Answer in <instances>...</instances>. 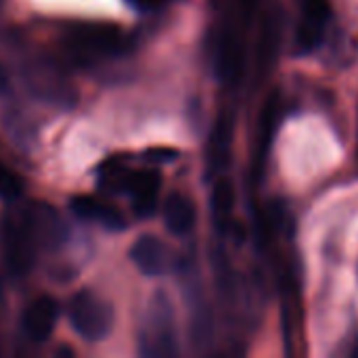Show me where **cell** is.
I'll return each instance as SVG.
<instances>
[{"label": "cell", "instance_id": "cell-1", "mask_svg": "<svg viewBox=\"0 0 358 358\" xmlns=\"http://www.w3.org/2000/svg\"><path fill=\"white\" fill-rule=\"evenodd\" d=\"M138 350L147 358H170L178 355L174 306L170 296L162 289L155 292L147 304L138 334Z\"/></svg>", "mask_w": 358, "mask_h": 358}, {"label": "cell", "instance_id": "cell-2", "mask_svg": "<svg viewBox=\"0 0 358 358\" xmlns=\"http://www.w3.org/2000/svg\"><path fill=\"white\" fill-rule=\"evenodd\" d=\"M128 36L113 23H80L65 36V46L82 63L120 57L128 50Z\"/></svg>", "mask_w": 358, "mask_h": 358}, {"label": "cell", "instance_id": "cell-3", "mask_svg": "<svg viewBox=\"0 0 358 358\" xmlns=\"http://www.w3.org/2000/svg\"><path fill=\"white\" fill-rule=\"evenodd\" d=\"M67 319L71 329L86 342H101L113 327V308L90 289L76 292L67 302Z\"/></svg>", "mask_w": 358, "mask_h": 358}, {"label": "cell", "instance_id": "cell-4", "mask_svg": "<svg viewBox=\"0 0 358 358\" xmlns=\"http://www.w3.org/2000/svg\"><path fill=\"white\" fill-rule=\"evenodd\" d=\"M21 71H23L21 76L29 92H34L38 99L57 103L63 107H69L76 103V90L57 61L44 55H36L25 61Z\"/></svg>", "mask_w": 358, "mask_h": 358}, {"label": "cell", "instance_id": "cell-5", "mask_svg": "<svg viewBox=\"0 0 358 358\" xmlns=\"http://www.w3.org/2000/svg\"><path fill=\"white\" fill-rule=\"evenodd\" d=\"M2 241H4L2 243L4 262H6L8 273L17 279L27 277L36 264V254L40 248H38L36 237L29 229L25 212L6 216L4 229H2Z\"/></svg>", "mask_w": 358, "mask_h": 358}, {"label": "cell", "instance_id": "cell-6", "mask_svg": "<svg viewBox=\"0 0 358 358\" xmlns=\"http://www.w3.org/2000/svg\"><path fill=\"white\" fill-rule=\"evenodd\" d=\"M329 17V0H302V15L296 27V50L300 55H308L323 44Z\"/></svg>", "mask_w": 358, "mask_h": 358}, {"label": "cell", "instance_id": "cell-7", "mask_svg": "<svg viewBox=\"0 0 358 358\" xmlns=\"http://www.w3.org/2000/svg\"><path fill=\"white\" fill-rule=\"evenodd\" d=\"M23 212L40 250H59L67 241L65 222L52 206L38 201L25 208Z\"/></svg>", "mask_w": 358, "mask_h": 358}, {"label": "cell", "instance_id": "cell-8", "mask_svg": "<svg viewBox=\"0 0 358 358\" xmlns=\"http://www.w3.org/2000/svg\"><path fill=\"white\" fill-rule=\"evenodd\" d=\"M59 321V304L50 296L36 298L23 313V331L31 344H44Z\"/></svg>", "mask_w": 358, "mask_h": 358}, {"label": "cell", "instance_id": "cell-9", "mask_svg": "<svg viewBox=\"0 0 358 358\" xmlns=\"http://www.w3.org/2000/svg\"><path fill=\"white\" fill-rule=\"evenodd\" d=\"M243 44L235 29H222L216 40V73L224 84H237L243 76Z\"/></svg>", "mask_w": 358, "mask_h": 358}, {"label": "cell", "instance_id": "cell-10", "mask_svg": "<svg viewBox=\"0 0 358 358\" xmlns=\"http://www.w3.org/2000/svg\"><path fill=\"white\" fill-rule=\"evenodd\" d=\"M130 260L147 277H162L170 268V252L155 235H141L130 248Z\"/></svg>", "mask_w": 358, "mask_h": 358}, {"label": "cell", "instance_id": "cell-11", "mask_svg": "<svg viewBox=\"0 0 358 358\" xmlns=\"http://www.w3.org/2000/svg\"><path fill=\"white\" fill-rule=\"evenodd\" d=\"M281 113H283V103H281V94L275 90L271 92V96L264 101L262 111L258 115V128H256V153L254 159L258 164V168H262V164L266 162L277 128L281 124Z\"/></svg>", "mask_w": 358, "mask_h": 358}, {"label": "cell", "instance_id": "cell-12", "mask_svg": "<svg viewBox=\"0 0 358 358\" xmlns=\"http://www.w3.org/2000/svg\"><path fill=\"white\" fill-rule=\"evenodd\" d=\"M69 208H71V212L76 216H80L84 220H90V222H96L107 231H124L126 229L124 214L117 208H113V206H109V203H105V201H101L96 197L76 195V197H71Z\"/></svg>", "mask_w": 358, "mask_h": 358}, {"label": "cell", "instance_id": "cell-13", "mask_svg": "<svg viewBox=\"0 0 358 358\" xmlns=\"http://www.w3.org/2000/svg\"><path fill=\"white\" fill-rule=\"evenodd\" d=\"M281 17L279 13H268L260 25L258 42H256V69L260 76H268L275 67L281 46Z\"/></svg>", "mask_w": 358, "mask_h": 358}, {"label": "cell", "instance_id": "cell-14", "mask_svg": "<svg viewBox=\"0 0 358 358\" xmlns=\"http://www.w3.org/2000/svg\"><path fill=\"white\" fill-rule=\"evenodd\" d=\"M159 187H162V178L157 172H151V170L132 172V178L128 185V195L132 197V210L136 216L149 218L155 214Z\"/></svg>", "mask_w": 358, "mask_h": 358}, {"label": "cell", "instance_id": "cell-15", "mask_svg": "<svg viewBox=\"0 0 358 358\" xmlns=\"http://www.w3.org/2000/svg\"><path fill=\"white\" fill-rule=\"evenodd\" d=\"M231 145H233V124L227 113H220L216 124L212 126L210 141H208V170L212 174H218L227 168L231 157Z\"/></svg>", "mask_w": 358, "mask_h": 358}, {"label": "cell", "instance_id": "cell-16", "mask_svg": "<svg viewBox=\"0 0 358 358\" xmlns=\"http://www.w3.org/2000/svg\"><path fill=\"white\" fill-rule=\"evenodd\" d=\"M195 218H197V212H195V203L182 195V193H172L166 203H164V222L168 227V231L172 235H178V237H185L193 231L195 227Z\"/></svg>", "mask_w": 358, "mask_h": 358}, {"label": "cell", "instance_id": "cell-17", "mask_svg": "<svg viewBox=\"0 0 358 358\" xmlns=\"http://www.w3.org/2000/svg\"><path fill=\"white\" fill-rule=\"evenodd\" d=\"M210 206H212V216L218 229L227 227L235 208V187L229 178H220L214 185L212 197H210Z\"/></svg>", "mask_w": 358, "mask_h": 358}, {"label": "cell", "instance_id": "cell-18", "mask_svg": "<svg viewBox=\"0 0 358 358\" xmlns=\"http://www.w3.org/2000/svg\"><path fill=\"white\" fill-rule=\"evenodd\" d=\"M189 313H191V336H193V342L197 346L208 344L210 334H212V321H210V308H208V304H206L201 294L195 300H191Z\"/></svg>", "mask_w": 358, "mask_h": 358}, {"label": "cell", "instance_id": "cell-19", "mask_svg": "<svg viewBox=\"0 0 358 358\" xmlns=\"http://www.w3.org/2000/svg\"><path fill=\"white\" fill-rule=\"evenodd\" d=\"M130 178H132V170H128L120 162H111V164L103 166V170L99 174V185L107 193H128Z\"/></svg>", "mask_w": 358, "mask_h": 358}, {"label": "cell", "instance_id": "cell-20", "mask_svg": "<svg viewBox=\"0 0 358 358\" xmlns=\"http://www.w3.org/2000/svg\"><path fill=\"white\" fill-rule=\"evenodd\" d=\"M23 189H25L23 178L0 162V197L6 201H15L23 195Z\"/></svg>", "mask_w": 358, "mask_h": 358}, {"label": "cell", "instance_id": "cell-21", "mask_svg": "<svg viewBox=\"0 0 358 358\" xmlns=\"http://www.w3.org/2000/svg\"><path fill=\"white\" fill-rule=\"evenodd\" d=\"M176 157H178V151L170 147H151L145 151V159L151 164H170Z\"/></svg>", "mask_w": 358, "mask_h": 358}, {"label": "cell", "instance_id": "cell-22", "mask_svg": "<svg viewBox=\"0 0 358 358\" xmlns=\"http://www.w3.org/2000/svg\"><path fill=\"white\" fill-rule=\"evenodd\" d=\"M128 2L138 10H151V8H157L164 0H128Z\"/></svg>", "mask_w": 358, "mask_h": 358}, {"label": "cell", "instance_id": "cell-23", "mask_svg": "<svg viewBox=\"0 0 358 358\" xmlns=\"http://www.w3.org/2000/svg\"><path fill=\"white\" fill-rule=\"evenodd\" d=\"M8 90H10V80H8L6 69H4V67H2V63H0V96L8 94Z\"/></svg>", "mask_w": 358, "mask_h": 358}, {"label": "cell", "instance_id": "cell-24", "mask_svg": "<svg viewBox=\"0 0 358 358\" xmlns=\"http://www.w3.org/2000/svg\"><path fill=\"white\" fill-rule=\"evenodd\" d=\"M245 2H254V0H245Z\"/></svg>", "mask_w": 358, "mask_h": 358}]
</instances>
